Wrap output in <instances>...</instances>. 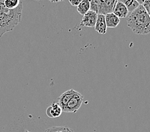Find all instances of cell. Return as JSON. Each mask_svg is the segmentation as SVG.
Returning <instances> with one entry per match:
<instances>
[{
	"mask_svg": "<svg viewBox=\"0 0 150 132\" xmlns=\"http://www.w3.org/2000/svg\"><path fill=\"white\" fill-rule=\"evenodd\" d=\"M45 132H74V131L67 126H52L49 128Z\"/></svg>",
	"mask_w": 150,
	"mask_h": 132,
	"instance_id": "14",
	"label": "cell"
},
{
	"mask_svg": "<svg viewBox=\"0 0 150 132\" xmlns=\"http://www.w3.org/2000/svg\"><path fill=\"white\" fill-rule=\"evenodd\" d=\"M49 1H51V3H58L61 1H63L64 0H49Z\"/></svg>",
	"mask_w": 150,
	"mask_h": 132,
	"instance_id": "18",
	"label": "cell"
},
{
	"mask_svg": "<svg viewBox=\"0 0 150 132\" xmlns=\"http://www.w3.org/2000/svg\"><path fill=\"white\" fill-rule=\"evenodd\" d=\"M24 132H30V131H25Z\"/></svg>",
	"mask_w": 150,
	"mask_h": 132,
	"instance_id": "19",
	"label": "cell"
},
{
	"mask_svg": "<svg viewBox=\"0 0 150 132\" xmlns=\"http://www.w3.org/2000/svg\"><path fill=\"white\" fill-rule=\"evenodd\" d=\"M142 5H143V6L145 8L146 10L148 13V15L150 17V0H145V1Z\"/></svg>",
	"mask_w": 150,
	"mask_h": 132,
	"instance_id": "15",
	"label": "cell"
},
{
	"mask_svg": "<svg viewBox=\"0 0 150 132\" xmlns=\"http://www.w3.org/2000/svg\"><path fill=\"white\" fill-rule=\"evenodd\" d=\"M135 1H136L139 5H143L145 0H135Z\"/></svg>",
	"mask_w": 150,
	"mask_h": 132,
	"instance_id": "17",
	"label": "cell"
},
{
	"mask_svg": "<svg viewBox=\"0 0 150 132\" xmlns=\"http://www.w3.org/2000/svg\"><path fill=\"white\" fill-rule=\"evenodd\" d=\"M62 108L58 102H52L46 110V115L50 118H56L62 115Z\"/></svg>",
	"mask_w": 150,
	"mask_h": 132,
	"instance_id": "6",
	"label": "cell"
},
{
	"mask_svg": "<svg viewBox=\"0 0 150 132\" xmlns=\"http://www.w3.org/2000/svg\"><path fill=\"white\" fill-rule=\"evenodd\" d=\"M77 10L81 15H85L90 10V0H83L77 6Z\"/></svg>",
	"mask_w": 150,
	"mask_h": 132,
	"instance_id": "11",
	"label": "cell"
},
{
	"mask_svg": "<svg viewBox=\"0 0 150 132\" xmlns=\"http://www.w3.org/2000/svg\"><path fill=\"white\" fill-rule=\"evenodd\" d=\"M117 1L123 3L127 7L129 13L133 12L139 6V4L135 0H117Z\"/></svg>",
	"mask_w": 150,
	"mask_h": 132,
	"instance_id": "12",
	"label": "cell"
},
{
	"mask_svg": "<svg viewBox=\"0 0 150 132\" xmlns=\"http://www.w3.org/2000/svg\"><path fill=\"white\" fill-rule=\"evenodd\" d=\"M23 3L17 8H6L3 0H0V38L5 33L12 31L21 21Z\"/></svg>",
	"mask_w": 150,
	"mask_h": 132,
	"instance_id": "2",
	"label": "cell"
},
{
	"mask_svg": "<svg viewBox=\"0 0 150 132\" xmlns=\"http://www.w3.org/2000/svg\"><path fill=\"white\" fill-rule=\"evenodd\" d=\"M117 1V0H90V10L105 15L112 12Z\"/></svg>",
	"mask_w": 150,
	"mask_h": 132,
	"instance_id": "3",
	"label": "cell"
},
{
	"mask_svg": "<svg viewBox=\"0 0 150 132\" xmlns=\"http://www.w3.org/2000/svg\"><path fill=\"white\" fill-rule=\"evenodd\" d=\"M37 1H40V0H37Z\"/></svg>",
	"mask_w": 150,
	"mask_h": 132,
	"instance_id": "20",
	"label": "cell"
},
{
	"mask_svg": "<svg viewBox=\"0 0 150 132\" xmlns=\"http://www.w3.org/2000/svg\"><path fill=\"white\" fill-rule=\"evenodd\" d=\"M69 1L72 6H77L83 0H69Z\"/></svg>",
	"mask_w": 150,
	"mask_h": 132,
	"instance_id": "16",
	"label": "cell"
},
{
	"mask_svg": "<svg viewBox=\"0 0 150 132\" xmlns=\"http://www.w3.org/2000/svg\"><path fill=\"white\" fill-rule=\"evenodd\" d=\"M98 13L92 10L89 11L83 15L80 25L81 26L87 27H93L97 19Z\"/></svg>",
	"mask_w": 150,
	"mask_h": 132,
	"instance_id": "5",
	"label": "cell"
},
{
	"mask_svg": "<svg viewBox=\"0 0 150 132\" xmlns=\"http://www.w3.org/2000/svg\"><path fill=\"white\" fill-rule=\"evenodd\" d=\"M112 12L120 19V18H126L129 14V11H128L127 7L123 3L118 1H117L114 5Z\"/></svg>",
	"mask_w": 150,
	"mask_h": 132,
	"instance_id": "7",
	"label": "cell"
},
{
	"mask_svg": "<svg viewBox=\"0 0 150 132\" xmlns=\"http://www.w3.org/2000/svg\"><path fill=\"white\" fill-rule=\"evenodd\" d=\"M84 101L83 96L80 93L76 91L73 97L70 98L63 112H76L80 109Z\"/></svg>",
	"mask_w": 150,
	"mask_h": 132,
	"instance_id": "4",
	"label": "cell"
},
{
	"mask_svg": "<svg viewBox=\"0 0 150 132\" xmlns=\"http://www.w3.org/2000/svg\"><path fill=\"white\" fill-rule=\"evenodd\" d=\"M127 26L134 33L145 35L150 33V17L142 5L129 13L127 19Z\"/></svg>",
	"mask_w": 150,
	"mask_h": 132,
	"instance_id": "1",
	"label": "cell"
},
{
	"mask_svg": "<svg viewBox=\"0 0 150 132\" xmlns=\"http://www.w3.org/2000/svg\"><path fill=\"white\" fill-rule=\"evenodd\" d=\"M95 31L99 34H104L107 32V25L105 22V15L102 14H98L97 19L95 26Z\"/></svg>",
	"mask_w": 150,
	"mask_h": 132,
	"instance_id": "8",
	"label": "cell"
},
{
	"mask_svg": "<svg viewBox=\"0 0 150 132\" xmlns=\"http://www.w3.org/2000/svg\"><path fill=\"white\" fill-rule=\"evenodd\" d=\"M75 92H76V90H73V89H70V90L65 91L63 94L59 96V97L58 98V103L61 106V108H62L63 110L65 109L67 103L69 102L70 98L73 97Z\"/></svg>",
	"mask_w": 150,
	"mask_h": 132,
	"instance_id": "9",
	"label": "cell"
},
{
	"mask_svg": "<svg viewBox=\"0 0 150 132\" xmlns=\"http://www.w3.org/2000/svg\"><path fill=\"white\" fill-rule=\"evenodd\" d=\"M105 19L107 27L110 28H115L118 26L120 22V19L113 12L105 15Z\"/></svg>",
	"mask_w": 150,
	"mask_h": 132,
	"instance_id": "10",
	"label": "cell"
},
{
	"mask_svg": "<svg viewBox=\"0 0 150 132\" xmlns=\"http://www.w3.org/2000/svg\"><path fill=\"white\" fill-rule=\"evenodd\" d=\"M22 1L21 0H3V3L6 8L13 10L17 8Z\"/></svg>",
	"mask_w": 150,
	"mask_h": 132,
	"instance_id": "13",
	"label": "cell"
}]
</instances>
